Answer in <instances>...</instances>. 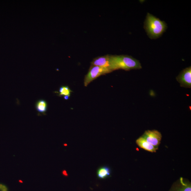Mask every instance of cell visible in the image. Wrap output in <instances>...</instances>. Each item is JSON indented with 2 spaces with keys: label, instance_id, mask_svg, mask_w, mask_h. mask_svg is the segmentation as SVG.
<instances>
[{
  "label": "cell",
  "instance_id": "cell-4",
  "mask_svg": "<svg viewBox=\"0 0 191 191\" xmlns=\"http://www.w3.org/2000/svg\"><path fill=\"white\" fill-rule=\"evenodd\" d=\"M142 137L149 143L156 148L159 145L162 138L161 133L156 130L145 131Z\"/></svg>",
  "mask_w": 191,
  "mask_h": 191
},
{
  "label": "cell",
  "instance_id": "cell-7",
  "mask_svg": "<svg viewBox=\"0 0 191 191\" xmlns=\"http://www.w3.org/2000/svg\"><path fill=\"white\" fill-rule=\"evenodd\" d=\"M171 191H191L190 184L181 177L172 187Z\"/></svg>",
  "mask_w": 191,
  "mask_h": 191
},
{
  "label": "cell",
  "instance_id": "cell-12",
  "mask_svg": "<svg viewBox=\"0 0 191 191\" xmlns=\"http://www.w3.org/2000/svg\"><path fill=\"white\" fill-rule=\"evenodd\" d=\"M0 191H8V188L5 185L0 184Z\"/></svg>",
  "mask_w": 191,
  "mask_h": 191
},
{
  "label": "cell",
  "instance_id": "cell-5",
  "mask_svg": "<svg viewBox=\"0 0 191 191\" xmlns=\"http://www.w3.org/2000/svg\"><path fill=\"white\" fill-rule=\"evenodd\" d=\"M182 87L191 88V67L183 69L176 78Z\"/></svg>",
  "mask_w": 191,
  "mask_h": 191
},
{
  "label": "cell",
  "instance_id": "cell-11",
  "mask_svg": "<svg viewBox=\"0 0 191 191\" xmlns=\"http://www.w3.org/2000/svg\"><path fill=\"white\" fill-rule=\"evenodd\" d=\"M72 91L67 86H62L59 88V96L70 97Z\"/></svg>",
  "mask_w": 191,
  "mask_h": 191
},
{
  "label": "cell",
  "instance_id": "cell-10",
  "mask_svg": "<svg viewBox=\"0 0 191 191\" xmlns=\"http://www.w3.org/2000/svg\"><path fill=\"white\" fill-rule=\"evenodd\" d=\"M36 108L39 112L44 113L46 112L47 109V104L44 100H41L37 102Z\"/></svg>",
  "mask_w": 191,
  "mask_h": 191
},
{
  "label": "cell",
  "instance_id": "cell-9",
  "mask_svg": "<svg viewBox=\"0 0 191 191\" xmlns=\"http://www.w3.org/2000/svg\"><path fill=\"white\" fill-rule=\"evenodd\" d=\"M97 174L99 178L104 179L110 175V170L107 167H103L99 169Z\"/></svg>",
  "mask_w": 191,
  "mask_h": 191
},
{
  "label": "cell",
  "instance_id": "cell-8",
  "mask_svg": "<svg viewBox=\"0 0 191 191\" xmlns=\"http://www.w3.org/2000/svg\"><path fill=\"white\" fill-rule=\"evenodd\" d=\"M136 143L139 146L146 150L151 152H156L158 149L156 148L146 141L142 136L136 140Z\"/></svg>",
  "mask_w": 191,
  "mask_h": 191
},
{
  "label": "cell",
  "instance_id": "cell-1",
  "mask_svg": "<svg viewBox=\"0 0 191 191\" xmlns=\"http://www.w3.org/2000/svg\"><path fill=\"white\" fill-rule=\"evenodd\" d=\"M110 62L112 72L119 69L130 71L142 68L139 61L130 56L110 55Z\"/></svg>",
  "mask_w": 191,
  "mask_h": 191
},
{
  "label": "cell",
  "instance_id": "cell-6",
  "mask_svg": "<svg viewBox=\"0 0 191 191\" xmlns=\"http://www.w3.org/2000/svg\"><path fill=\"white\" fill-rule=\"evenodd\" d=\"M91 66L109 68L111 70L110 62V55H106L95 58L92 61Z\"/></svg>",
  "mask_w": 191,
  "mask_h": 191
},
{
  "label": "cell",
  "instance_id": "cell-2",
  "mask_svg": "<svg viewBox=\"0 0 191 191\" xmlns=\"http://www.w3.org/2000/svg\"><path fill=\"white\" fill-rule=\"evenodd\" d=\"M144 28L150 38H158L165 31L167 26L164 21L148 13L145 20Z\"/></svg>",
  "mask_w": 191,
  "mask_h": 191
},
{
  "label": "cell",
  "instance_id": "cell-13",
  "mask_svg": "<svg viewBox=\"0 0 191 191\" xmlns=\"http://www.w3.org/2000/svg\"><path fill=\"white\" fill-rule=\"evenodd\" d=\"M62 174H63V175H64L65 176L67 177L68 176V174L66 170H64L63 171Z\"/></svg>",
  "mask_w": 191,
  "mask_h": 191
},
{
  "label": "cell",
  "instance_id": "cell-3",
  "mask_svg": "<svg viewBox=\"0 0 191 191\" xmlns=\"http://www.w3.org/2000/svg\"><path fill=\"white\" fill-rule=\"evenodd\" d=\"M112 72L109 68L100 67L97 66H91L89 72L85 77L84 85L88 86L90 83L101 75H104Z\"/></svg>",
  "mask_w": 191,
  "mask_h": 191
}]
</instances>
